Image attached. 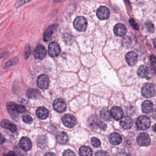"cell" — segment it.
Returning a JSON list of instances; mask_svg holds the SVG:
<instances>
[{"instance_id": "1", "label": "cell", "mask_w": 156, "mask_h": 156, "mask_svg": "<svg viewBox=\"0 0 156 156\" xmlns=\"http://www.w3.org/2000/svg\"><path fill=\"white\" fill-rule=\"evenodd\" d=\"M87 123L90 127L94 129H99L103 131H105L107 127V125L105 123L99 120L97 116L94 115H92L91 117H89L87 121Z\"/></svg>"}, {"instance_id": "2", "label": "cell", "mask_w": 156, "mask_h": 156, "mask_svg": "<svg viewBox=\"0 0 156 156\" xmlns=\"http://www.w3.org/2000/svg\"><path fill=\"white\" fill-rule=\"evenodd\" d=\"M151 125V120L147 116L141 115L137 118L136 121V126L140 130H146L149 128Z\"/></svg>"}, {"instance_id": "3", "label": "cell", "mask_w": 156, "mask_h": 156, "mask_svg": "<svg viewBox=\"0 0 156 156\" xmlns=\"http://www.w3.org/2000/svg\"><path fill=\"white\" fill-rule=\"evenodd\" d=\"M73 25L74 28L78 31L81 32L84 31L87 27V21L85 17L82 16H80L76 17L75 19Z\"/></svg>"}, {"instance_id": "4", "label": "cell", "mask_w": 156, "mask_h": 156, "mask_svg": "<svg viewBox=\"0 0 156 156\" xmlns=\"http://www.w3.org/2000/svg\"><path fill=\"white\" fill-rule=\"evenodd\" d=\"M34 55L36 59L42 60L45 58L47 55V51L44 46L41 45H38L34 48Z\"/></svg>"}, {"instance_id": "5", "label": "cell", "mask_w": 156, "mask_h": 156, "mask_svg": "<svg viewBox=\"0 0 156 156\" xmlns=\"http://www.w3.org/2000/svg\"><path fill=\"white\" fill-rule=\"evenodd\" d=\"M62 122L65 127L71 128L77 124V120L73 115L67 114L63 116Z\"/></svg>"}, {"instance_id": "6", "label": "cell", "mask_w": 156, "mask_h": 156, "mask_svg": "<svg viewBox=\"0 0 156 156\" xmlns=\"http://www.w3.org/2000/svg\"><path fill=\"white\" fill-rule=\"evenodd\" d=\"M48 54L52 57H56L61 53V48L59 45L55 42L50 43L48 46Z\"/></svg>"}, {"instance_id": "7", "label": "cell", "mask_w": 156, "mask_h": 156, "mask_svg": "<svg viewBox=\"0 0 156 156\" xmlns=\"http://www.w3.org/2000/svg\"><path fill=\"white\" fill-rule=\"evenodd\" d=\"M155 92V87L151 83L145 84L141 90L142 95L147 98H151L153 96Z\"/></svg>"}, {"instance_id": "8", "label": "cell", "mask_w": 156, "mask_h": 156, "mask_svg": "<svg viewBox=\"0 0 156 156\" xmlns=\"http://www.w3.org/2000/svg\"><path fill=\"white\" fill-rule=\"evenodd\" d=\"M37 84L41 89H47L50 84V79L48 76L45 74L39 75L37 80Z\"/></svg>"}, {"instance_id": "9", "label": "cell", "mask_w": 156, "mask_h": 156, "mask_svg": "<svg viewBox=\"0 0 156 156\" xmlns=\"http://www.w3.org/2000/svg\"><path fill=\"white\" fill-rule=\"evenodd\" d=\"M136 141L140 146H147L151 143V139L147 133L142 132L138 135Z\"/></svg>"}, {"instance_id": "10", "label": "cell", "mask_w": 156, "mask_h": 156, "mask_svg": "<svg viewBox=\"0 0 156 156\" xmlns=\"http://www.w3.org/2000/svg\"><path fill=\"white\" fill-rule=\"evenodd\" d=\"M53 108L57 112L63 113L66 110V104L62 99H56L53 103Z\"/></svg>"}, {"instance_id": "11", "label": "cell", "mask_w": 156, "mask_h": 156, "mask_svg": "<svg viewBox=\"0 0 156 156\" xmlns=\"http://www.w3.org/2000/svg\"><path fill=\"white\" fill-rule=\"evenodd\" d=\"M97 15L100 20H107L110 16V11L106 6H102L97 10Z\"/></svg>"}, {"instance_id": "12", "label": "cell", "mask_w": 156, "mask_h": 156, "mask_svg": "<svg viewBox=\"0 0 156 156\" xmlns=\"http://www.w3.org/2000/svg\"><path fill=\"white\" fill-rule=\"evenodd\" d=\"M58 25L57 24H54L48 27L43 34V40L44 41H48L51 38L53 34L58 28Z\"/></svg>"}, {"instance_id": "13", "label": "cell", "mask_w": 156, "mask_h": 156, "mask_svg": "<svg viewBox=\"0 0 156 156\" xmlns=\"http://www.w3.org/2000/svg\"><path fill=\"white\" fill-rule=\"evenodd\" d=\"M111 116L115 120H120L123 117V111L121 108L118 106H114L111 109Z\"/></svg>"}, {"instance_id": "14", "label": "cell", "mask_w": 156, "mask_h": 156, "mask_svg": "<svg viewBox=\"0 0 156 156\" xmlns=\"http://www.w3.org/2000/svg\"><path fill=\"white\" fill-rule=\"evenodd\" d=\"M19 146L22 150L27 152L31 150L32 147V142L28 137H22L20 140Z\"/></svg>"}, {"instance_id": "15", "label": "cell", "mask_w": 156, "mask_h": 156, "mask_svg": "<svg viewBox=\"0 0 156 156\" xmlns=\"http://www.w3.org/2000/svg\"><path fill=\"white\" fill-rule=\"evenodd\" d=\"M125 59L129 66H133L136 64L138 61V55L135 52L131 51L127 54L125 56Z\"/></svg>"}, {"instance_id": "16", "label": "cell", "mask_w": 156, "mask_h": 156, "mask_svg": "<svg viewBox=\"0 0 156 156\" xmlns=\"http://www.w3.org/2000/svg\"><path fill=\"white\" fill-rule=\"evenodd\" d=\"M0 125L3 128L8 129L13 132H16L17 130V128L14 124L6 119L1 120L0 123Z\"/></svg>"}, {"instance_id": "17", "label": "cell", "mask_w": 156, "mask_h": 156, "mask_svg": "<svg viewBox=\"0 0 156 156\" xmlns=\"http://www.w3.org/2000/svg\"><path fill=\"white\" fill-rule=\"evenodd\" d=\"M109 142L113 145H118L122 141V138L119 133L113 132L109 135L108 137Z\"/></svg>"}, {"instance_id": "18", "label": "cell", "mask_w": 156, "mask_h": 156, "mask_svg": "<svg viewBox=\"0 0 156 156\" xmlns=\"http://www.w3.org/2000/svg\"><path fill=\"white\" fill-rule=\"evenodd\" d=\"M16 104L13 102H9L6 104L7 111L11 117L13 119H16L18 116V113L16 110Z\"/></svg>"}, {"instance_id": "19", "label": "cell", "mask_w": 156, "mask_h": 156, "mask_svg": "<svg viewBox=\"0 0 156 156\" xmlns=\"http://www.w3.org/2000/svg\"><path fill=\"white\" fill-rule=\"evenodd\" d=\"M114 32L115 35L116 36L122 37L126 34L127 29L126 27L123 24H118L114 27Z\"/></svg>"}, {"instance_id": "20", "label": "cell", "mask_w": 156, "mask_h": 156, "mask_svg": "<svg viewBox=\"0 0 156 156\" xmlns=\"http://www.w3.org/2000/svg\"><path fill=\"white\" fill-rule=\"evenodd\" d=\"M57 142L59 144H66L68 142L69 138L67 134L65 132H61L58 133L56 136Z\"/></svg>"}, {"instance_id": "21", "label": "cell", "mask_w": 156, "mask_h": 156, "mask_svg": "<svg viewBox=\"0 0 156 156\" xmlns=\"http://www.w3.org/2000/svg\"><path fill=\"white\" fill-rule=\"evenodd\" d=\"M120 121V125L125 129L128 130L132 128L133 125L132 119L129 116L122 117Z\"/></svg>"}, {"instance_id": "22", "label": "cell", "mask_w": 156, "mask_h": 156, "mask_svg": "<svg viewBox=\"0 0 156 156\" xmlns=\"http://www.w3.org/2000/svg\"><path fill=\"white\" fill-rule=\"evenodd\" d=\"M27 97L29 99H37L41 97V94L37 89L29 88L26 92Z\"/></svg>"}, {"instance_id": "23", "label": "cell", "mask_w": 156, "mask_h": 156, "mask_svg": "<svg viewBox=\"0 0 156 156\" xmlns=\"http://www.w3.org/2000/svg\"><path fill=\"white\" fill-rule=\"evenodd\" d=\"M36 115L39 119L45 120L48 118L49 116V111L45 108L41 107L38 108L36 111Z\"/></svg>"}, {"instance_id": "24", "label": "cell", "mask_w": 156, "mask_h": 156, "mask_svg": "<svg viewBox=\"0 0 156 156\" xmlns=\"http://www.w3.org/2000/svg\"><path fill=\"white\" fill-rule=\"evenodd\" d=\"M153 104L151 101L146 100L142 103L141 105L142 111L146 114H149L153 110Z\"/></svg>"}, {"instance_id": "25", "label": "cell", "mask_w": 156, "mask_h": 156, "mask_svg": "<svg viewBox=\"0 0 156 156\" xmlns=\"http://www.w3.org/2000/svg\"><path fill=\"white\" fill-rule=\"evenodd\" d=\"M149 74V68L145 65L140 66L137 70V75L141 78H147Z\"/></svg>"}, {"instance_id": "26", "label": "cell", "mask_w": 156, "mask_h": 156, "mask_svg": "<svg viewBox=\"0 0 156 156\" xmlns=\"http://www.w3.org/2000/svg\"><path fill=\"white\" fill-rule=\"evenodd\" d=\"M47 137L44 135L39 136L37 139V145L41 148H45L47 146Z\"/></svg>"}, {"instance_id": "27", "label": "cell", "mask_w": 156, "mask_h": 156, "mask_svg": "<svg viewBox=\"0 0 156 156\" xmlns=\"http://www.w3.org/2000/svg\"><path fill=\"white\" fill-rule=\"evenodd\" d=\"M79 154L80 156H92V151L90 148L87 146H82L79 150Z\"/></svg>"}, {"instance_id": "28", "label": "cell", "mask_w": 156, "mask_h": 156, "mask_svg": "<svg viewBox=\"0 0 156 156\" xmlns=\"http://www.w3.org/2000/svg\"><path fill=\"white\" fill-rule=\"evenodd\" d=\"M100 116L102 120L106 121L110 120L111 119L110 112L107 108H104L102 109L100 111Z\"/></svg>"}, {"instance_id": "29", "label": "cell", "mask_w": 156, "mask_h": 156, "mask_svg": "<svg viewBox=\"0 0 156 156\" xmlns=\"http://www.w3.org/2000/svg\"><path fill=\"white\" fill-rule=\"evenodd\" d=\"M31 53V50L30 46L29 44H26L24 50V57L25 59L29 58Z\"/></svg>"}, {"instance_id": "30", "label": "cell", "mask_w": 156, "mask_h": 156, "mask_svg": "<svg viewBox=\"0 0 156 156\" xmlns=\"http://www.w3.org/2000/svg\"><path fill=\"white\" fill-rule=\"evenodd\" d=\"M91 143L93 147L98 148L101 146V143L99 139L97 137H94L91 139Z\"/></svg>"}, {"instance_id": "31", "label": "cell", "mask_w": 156, "mask_h": 156, "mask_svg": "<svg viewBox=\"0 0 156 156\" xmlns=\"http://www.w3.org/2000/svg\"><path fill=\"white\" fill-rule=\"evenodd\" d=\"M32 0H18L15 4V8H18L21 7L22 6L24 5L27 3H29L30 1H32Z\"/></svg>"}, {"instance_id": "32", "label": "cell", "mask_w": 156, "mask_h": 156, "mask_svg": "<svg viewBox=\"0 0 156 156\" xmlns=\"http://www.w3.org/2000/svg\"><path fill=\"white\" fill-rule=\"evenodd\" d=\"M18 61V59L17 57L13 58L10 59L9 61H8L6 63L5 66V69H6V68H8L9 67H10L12 65L15 64L16 62H17Z\"/></svg>"}, {"instance_id": "33", "label": "cell", "mask_w": 156, "mask_h": 156, "mask_svg": "<svg viewBox=\"0 0 156 156\" xmlns=\"http://www.w3.org/2000/svg\"><path fill=\"white\" fill-rule=\"evenodd\" d=\"M22 120L26 123L31 124L33 122V118L29 115H25L22 117Z\"/></svg>"}, {"instance_id": "34", "label": "cell", "mask_w": 156, "mask_h": 156, "mask_svg": "<svg viewBox=\"0 0 156 156\" xmlns=\"http://www.w3.org/2000/svg\"><path fill=\"white\" fill-rule=\"evenodd\" d=\"M129 22H130V25L132 27V28L135 29L136 30H139V29L138 25L136 23V21L134 20V19H133L132 18H130V20H129Z\"/></svg>"}, {"instance_id": "35", "label": "cell", "mask_w": 156, "mask_h": 156, "mask_svg": "<svg viewBox=\"0 0 156 156\" xmlns=\"http://www.w3.org/2000/svg\"><path fill=\"white\" fill-rule=\"evenodd\" d=\"M16 110L18 113H23L26 111L25 108L21 105L16 104Z\"/></svg>"}, {"instance_id": "36", "label": "cell", "mask_w": 156, "mask_h": 156, "mask_svg": "<svg viewBox=\"0 0 156 156\" xmlns=\"http://www.w3.org/2000/svg\"><path fill=\"white\" fill-rule=\"evenodd\" d=\"M146 27L149 32L152 33L154 31V26L153 24H152L151 22H147V24H146Z\"/></svg>"}, {"instance_id": "37", "label": "cell", "mask_w": 156, "mask_h": 156, "mask_svg": "<svg viewBox=\"0 0 156 156\" xmlns=\"http://www.w3.org/2000/svg\"><path fill=\"white\" fill-rule=\"evenodd\" d=\"M76 154H75L73 151L71 150H66L64 151V153L63 154V156H75Z\"/></svg>"}, {"instance_id": "38", "label": "cell", "mask_w": 156, "mask_h": 156, "mask_svg": "<svg viewBox=\"0 0 156 156\" xmlns=\"http://www.w3.org/2000/svg\"><path fill=\"white\" fill-rule=\"evenodd\" d=\"M124 44L125 45L126 47H130V46H131V44H130L129 43H130L132 44V43H131L132 42L131 39L128 37L124 39Z\"/></svg>"}, {"instance_id": "39", "label": "cell", "mask_w": 156, "mask_h": 156, "mask_svg": "<svg viewBox=\"0 0 156 156\" xmlns=\"http://www.w3.org/2000/svg\"><path fill=\"white\" fill-rule=\"evenodd\" d=\"M96 156H108L109 154L104 151H99L95 154Z\"/></svg>"}, {"instance_id": "40", "label": "cell", "mask_w": 156, "mask_h": 156, "mask_svg": "<svg viewBox=\"0 0 156 156\" xmlns=\"http://www.w3.org/2000/svg\"><path fill=\"white\" fill-rule=\"evenodd\" d=\"M6 141V139L1 133H0V145L3 144Z\"/></svg>"}, {"instance_id": "41", "label": "cell", "mask_w": 156, "mask_h": 156, "mask_svg": "<svg viewBox=\"0 0 156 156\" xmlns=\"http://www.w3.org/2000/svg\"><path fill=\"white\" fill-rule=\"evenodd\" d=\"M150 60H151L152 64H156V58L154 55H153L151 56Z\"/></svg>"}, {"instance_id": "42", "label": "cell", "mask_w": 156, "mask_h": 156, "mask_svg": "<svg viewBox=\"0 0 156 156\" xmlns=\"http://www.w3.org/2000/svg\"><path fill=\"white\" fill-rule=\"evenodd\" d=\"M45 156H55V154L52 153H48L45 154Z\"/></svg>"}, {"instance_id": "43", "label": "cell", "mask_w": 156, "mask_h": 156, "mask_svg": "<svg viewBox=\"0 0 156 156\" xmlns=\"http://www.w3.org/2000/svg\"><path fill=\"white\" fill-rule=\"evenodd\" d=\"M64 1L65 0H55V2H56V3H59V2H62Z\"/></svg>"}, {"instance_id": "44", "label": "cell", "mask_w": 156, "mask_h": 156, "mask_svg": "<svg viewBox=\"0 0 156 156\" xmlns=\"http://www.w3.org/2000/svg\"><path fill=\"white\" fill-rule=\"evenodd\" d=\"M6 53V52H4V53H2V54H1V55H0V58H1L3 57V56H4Z\"/></svg>"}, {"instance_id": "45", "label": "cell", "mask_w": 156, "mask_h": 156, "mask_svg": "<svg viewBox=\"0 0 156 156\" xmlns=\"http://www.w3.org/2000/svg\"><path fill=\"white\" fill-rule=\"evenodd\" d=\"M155 42H156V41H155V39H154V46H155V45H156V43H155Z\"/></svg>"}]
</instances>
